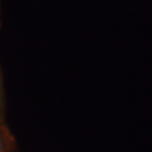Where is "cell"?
Wrapping results in <instances>:
<instances>
[{
    "instance_id": "6da1fadb",
    "label": "cell",
    "mask_w": 152,
    "mask_h": 152,
    "mask_svg": "<svg viewBox=\"0 0 152 152\" xmlns=\"http://www.w3.org/2000/svg\"><path fill=\"white\" fill-rule=\"evenodd\" d=\"M0 152H4V147H3V140H1V135H0Z\"/></svg>"
}]
</instances>
